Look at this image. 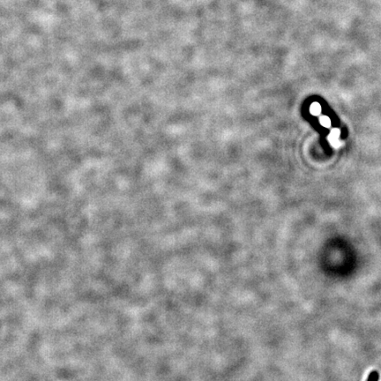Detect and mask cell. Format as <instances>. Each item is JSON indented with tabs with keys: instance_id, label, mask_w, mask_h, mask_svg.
<instances>
[{
	"instance_id": "1",
	"label": "cell",
	"mask_w": 381,
	"mask_h": 381,
	"mask_svg": "<svg viewBox=\"0 0 381 381\" xmlns=\"http://www.w3.org/2000/svg\"><path fill=\"white\" fill-rule=\"evenodd\" d=\"M310 111L312 115L317 116V115H318V114L320 113V111H321V107H320V105H319L318 102H313V103L311 104V106H310Z\"/></svg>"
},
{
	"instance_id": "2",
	"label": "cell",
	"mask_w": 381,
	"mask_h": 381,
	"mask_svg": "<svg viewBox=\"0 0 381 381\" xmlns=\"http://www.w3.org/2000/svg\"><path fill=\"white\" fill-rule=\"evenodd\" d=\"M379 373L377 371H372L371 373L369 374L368 379L367 381H379Z\"/></svg>"
},
{
	"instance_id": "3",
	"label": "cell",
	"mask_w": 381,
	"mask_h": 381,
	"mask_svg": "<svg viewBox=\"0 0 381 381\" xmlns=\"http://www.w3.org/2000/svg\"><path fill=\"white\" fill-rule=\"evenodd\" d=\"M319 121H320V124L322 125H324L325 127H329L330 125H331V121H330V119L327 117H322Z\"/></svg>"
}]
</instances>
